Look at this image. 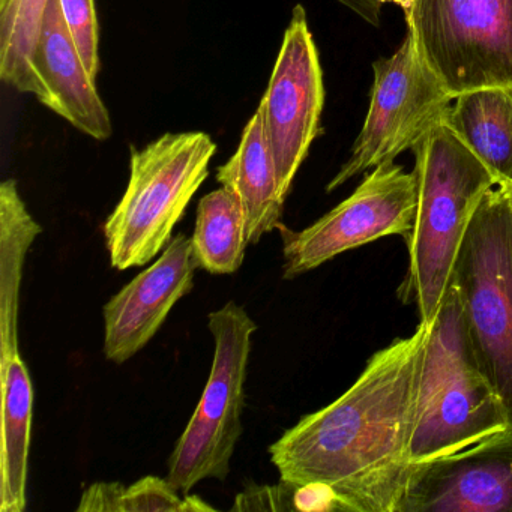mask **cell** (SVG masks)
<instances>
[{
    "instance_id": "obj_1",
    "label": "cell",
    "mask_w": 512,
    "mask_h": 512,
    "mask_svg": "<svg viewBox=\"0 0 512 512\" xmlns=\"http://www.w3.org/2000/svg\"><path fill=\"white\" fill-rule=\"evenodd\" d=\"M428 325L371 356L334 403L304 416L269 446L280 479L331 488L347 512H400L418 421Z\"/></svg>"
},
{
    "instance_id": "obj_2",
    "label": "cell",
    "mask_w": 512,
    "mask_h": 512,
    "mask_svg": "<svg viewBox=\"0 0 512 512\" xmlns=\"http://www.w3.org/2000/svg\"><path fill=\"white\" fill-rule=\"evenodd\" d=\"M413 151L418 208L412 232L404 238L409 269L398 296L404 304L416 305L421 323L431 325L451 286L470 220L497 182L443 119Z\"/></svg>"
},
{
    "instance_id": "obj_3",
    "label": "cell",
    "mask_w": 512,
    "mask_h": 512,
    "mask_svg": "<svg viewBox=\"0 0 512 512\" xmlns=\"http://www.w3.org/2000/svg\"><path fill=\"white\" fill-rule=\"evenodd\" d=\"M506 428L505 407L479 364L460 296L451 284L428 325L413 463L463 451Z\"/></svg>"
},
{
    "instance_id": "obj_4",
    "label": "cell",
    "mask_w": 512,
    "mask_h": 512,
    "mask_svg": "<svg viewBox=\"0 0 512 512\" xmlns=\"http://www.w3.org/2000/svg\"><path fill=\"white\" fill-rule=\"evenodd\" d=\"M215 152L214 140L200 131L167 133L143 149L131 148L127 190L104 223L113 268L145 266L167 247Z\"/></svg>"
},
{
    "instance_id": "obj_5",
    "label": "cell",
    "mask_w": 512,
    "mask_h": 512,
    "mask_svg": "<svg viewBox=\"0 0 512 512\" xmlns=\"http://www.w3.org/2000/svg\"><path fill=\"white\" fill-rule=\"evenodd\" d=\"M451 284L479 364L512 427V202L505 188H491L482 197L458 250Z\"/></svg>"
},
{
    "instance_id": "obj_6",
    "label": "cell",
    "mask_w": 512,
    "mask_h": 512,
    "mask_svg": "<svg viewBox=\"0 0 512 512\" xmlns=\"http://www.w3.org/2000/svg\"><path fill=\"white\" fill-rule=\"evenodd\" d=\"M43 232L14 179L0 185V512H23L34 419V386L19 349L20 293L26 257Z\"/></svg>"
},
{
    "instance_id": "obj_7",
    "label": "cell",
    "mask_w": 512,
    "mask_h": 512,
    "mask_svg": "<svg viewBox=\"0 0 512 512\" xmlns=\"http://www.w3.org/2000/svg\"><path fill=\"white\" fill-rule=\"evenodd\" d=\"M208 326L215 341L211 374L167 464V479L182 496L200 481L229 476L244 430L245 379L256 322L244 307L230 301L209 314Z\"/></svg>"
},
{
    "instance_id": "obj_8",
    "label": "cell",
    "mask_w": 512,
    "mask_h": 512,
    "mask_svg": "<svg viewBox=\"0 0 512 512\" xmlns=\"http://www.w3.org/2000/svg\"><path fill=\"white\" fill-rule=\"evenodd\" d=\"M406 23L454 98L512 85V0H415Z\"/></svg>"
},
{
    "instance_id": "obj_9",
    "label": "cell",
    "mask_w": 512,
    "mask_h": 512,
    "mask_svg": "<svg viewBox=\"0 0 512 512\" xmlns=\"http://www.w3.org/2000/svg\"><path fill=\"white\" fill-rule=\"evenodd\" d=\"M373 70L370 109L364 127L353 143L349 160L329 182L328 193L415 149L425 134L445 118L454 101V95L422 59L409 31L395 55L377 59Z\"/></svg>"
},
{
    "instance_id": "obj_10",
    "label": "cell",
    "mask_w": 512,
    "mask_h": 512,
    "mask_svg": "<svg viewBox=\"0 0 512 512\" xmlns=\"http://www.w3.org/2000/svg\"><path fill=\"white\" fill-rule=\"evenodd\" d=\"M418 188L415 175L392 163L365 176L352 196L301 232L281 224L283 277L307 274L338 254L386 236L406 238L415 223Z\"/></svg>"
},
{
    "instance_id": "obj_11",
    "label": "cell",
    "mask_w": 512,
    "mask_h": 512,
    "mask_svg": "<svg viewBox=\"0 0 512 512\" xmlns=\"http://www.w3.org/2000/svg\"><path fill=\"white\" fill-rule=\"evenodd\" d=\"M325 86L319 52L307 13L296 5L259 106L263 131L274 158L278 188L286 200L293 179L320 134Z\"/></svg>"
},
{
    "instance_id": "obj_12",
    "label": "cell",
    "mask_w": 512,
    "mask_h": 512,
    "mask_svg": "<svg viewBox=\"0 0 512 512\" xmlns=\"http://www.w3.org/2000/svg\"><path fill=\"white\" fill-rule=\"evenodd\" d=\"M400 512H512V427L415 463Z\"/></svg>"
},
{
    "instance_id": "obj_13",
    "label": "cell",
    "mask_w": 512,
    "mask_h": 512,
    "mask_svg": "<svg viewBox=\"0 0 512 512\" xmlns=\"http://www.w3.org/2000/svg\"><path fill=\"white\" fill-rule=\"evenodd\" d=\"M197 269L191 239L181 233L154 265L104 305V355L109 361L124 364L155 337L172 308L193 290Z\"/></svg>"
},
{
    "instance_id": "obj_14",
    "label": "cell",
    "mask_w": 512,
    "mask_h": 512,
    "mask_svg": "<svg viewBox=\"0 0 512 512\" xmlns=\"http://www.w3.org/2000/svg\"><path fill=\"white\" fill-rule=\"evenodd\" d=\"M37 80L35 97L56 115L95 140H107L113 128L109 110L98 94L95 77L68 31L59 0H49L40 38L32 55Z\"/></svg>"
},
{
    "instance_id": "obj_15",
    "label": "cell",
    "mask_w": 512,
    "mask_h": 512,
    "mask_svg": "<svg viewBox=\"0 0 512 512\" xmlns=\"http://www.w3.org/2000/svg\"><path fill=\"white\" fill-rule=\"evenodd\" d=\"M217 181L235 194L244 209L248 244H257L262 236L281 226L286 200L278 188L277 170L259 110L245 125L235 155L218 169Z\"/></svg>"
},
{
    "instance_id": "obj_16",
    "label": "cell",
    "mask_w": 512,
    "mask_h": 512,
    "mask_svg": "<svg viewBox=\"0 0 512 512\" xmlns=\"http://www.w3.org/2000/svg\"><path fill=\"white\" fill-rule=\"evenodd\" d=\"M443 121L490 170L497 187H511L512 85L463 92Z\"/></svg>"
},
{
    "instance_id": "obj_17",
    "label": "cell",
    "mask_w": 512,
    "mask_h": 512,
    "mask_svg": "<svg viewBox=\"0 0 512 512\" xmlns=\"http://www.w3.org/2000/svg\"><path fill=\"white\" fill-rule=\"evenodd\" d=\"M191 245L197 265L209 274L230 275L241 268L250 244L244 209L232 191L221 187L200 200Z\"/></svg>"
},
{
    "instance_id": "obj_18",
    "label": "cell",
    "mask_w": 512,
    "mask_h": 512,
    "mask_svg": "<svg viewBox=\"0 0 512 512\" xmlns=\"http://www.w3.org/2000/svg\"><path fill=\"white\" fill-rule=\"evenodd\" d=\"M49 0H0V77L19 92L37 95L32 55Z\"/></svg>"
},
{
    "instance_id": "obj_19",
    "label": "cell",
    "mask_w": 512,
    "mask_h": 512,
    "mask_svg": "<svg viewBox=\"0 0 512 512\" xmlns=\"http://www.w3.org/2000/svg\"><path fill=\"white\" fill-rule=\"evenodd\" d=\"M79 512H203L215 511L199 496H184L169 479L145 476L125 487L121 482H97L83 491Z\"/></svg>"
},
{
    "instance_id": "obj_20",
    "label": "cell",
    "mask_w": 512,
    "mask_h": 512,
    "mask_svg": "<svg viewBox=\"0 0 512 512\" xmlns=\"http://www.w3.org/2000/svg\"><path fill=\"white\" fill-rule=\"evenodd\" d=\"M68 31L92 77L100 73V26L95 0H59Z\"/></svg>"
},
{
    "instance_id": "obj_21",
    "label": "cell",
    "mask_w": 512,
    "mask_h": 512,
    "mask_svg": "<svg viewBox=\"0 0 512 512\" xmlns=\"http://www.w3.org/2000/svg\"><path fill=\"white\" fill-rule=\"evenodd\" d=\"M296 485L280 479L278 485H251L236 496L233 511H292Z\"/></svg>"
},
{
    "instance_id": "obj_22",
    "label": "cell",
    "mask_w": 512,
    "mask_h": 512,
    "mask_svg": "<svg viewBox=\"0 0 512 512\" xmlns=\"http://www.w3.org/2000/svg\"><path fill=\"white\" fill-rule=\"evenodd\" d=\"M337 2L349 8L353 13L358 14L362 20L370 23L374 28H379L383 5L380 0H337Z\"/></svg>"
},
{
    "instance_id": "obj_23",
    "label": "cell",
    "mask_w": 512,
    "mask_h": 512,
    "mask_svg": "<svg viewBox=\"0 0 512 512\" xmlns=\"http://www.w3.org/2000/svg\"><path fill=\"white\" fill-rule=\"evenodd\" d=\"M382 4H394L397 7L403 8L404 14H409L412 11L415 0H380Z\"/></svg>"
},
{
    "instance_id": "obj_24",
    "label": "cell",
    "mask_w": 512,
    "mask_h": 512,
    "mask_svg": "<svg viewBox=\"0 0 512 512\" xmlns=\"http://www.w3.org/2000/svg\"><path fill=\"white\" fill-rule=\"evenodd\" d=\"M502 188H505L506 193H508L509 199H511V202H512V185H511V187H502Z\"/></svg>"
}]
</instances>
